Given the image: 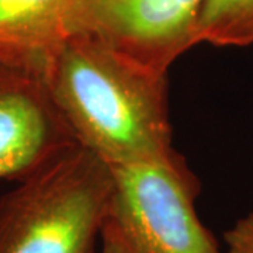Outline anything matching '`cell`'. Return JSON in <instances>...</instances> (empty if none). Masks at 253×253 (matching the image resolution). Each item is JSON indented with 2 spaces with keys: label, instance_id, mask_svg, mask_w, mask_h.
Returning a JSON list of instances; mask_svg holds the SVG:
<instances>
[{
  "label": "cell",
  "instance_id": "6da1fadb",
  "mask_svg": "<svg viewBox=\"0 0 253 253\" xmlns=\"http://www.w3.org/2000/svg\"><path fill=\"white\" fill-rule=\"evenodd\" d=\"M166 76L78 33L66 40L42 83L75 141L109 166H120L177 154Z\"/></svg>",
  "mask_w": 253,
  "mask_h": 253
},
{
  "label": "cell",
  "instance_id": "7a4b0ae2",
  "mask_svg": "<svg viewBox=\"0 0 253 253\" xmlns=\"http://www.w3.org/2000/svg\"><path fill=\"white\" fill-rule=\"evenodd\" d=\"M111 197V168L72 145L0 199V253H93Z\"/></svg>",
  "mask_w": 253,
  "mask_h": 253
},
{
  "label": "cell",
  "instance_id": "3957f363",
  "mask_svg": "<svg viewBox=\"0 0 253 253\" xmlns=\"http://www.w3.org/2000/svg\"><path fill=\"white\" fill-rule=\"evenodd\" d=\"M109 219L134 253H219L194 201L199 181L180 155L110 166Z\"/></svg>",
  "mask_w": 253,
  "mask_h": 253
},
{
  "label": "cell",
  "instance_id": "277c9868",
  "mask_svg": "<svg viewBox=\"0 0 253 253\" xmlns=\"http://www.w3.org/2000/svg\"><path fill=\"white\" fill-rule=\"evenodd\" d=\"M201 0H78L72 34H90L136 62L166 73L197 45Z\"/></svg>",
  "mask_w": 253,
  "mask_h": 253
},
{
  "label": "cell",
  "instance_id": "5b68a950",
  "mask_svg": "<svg viewBox=\"0 0 253 253\" xmlns=\"http://www.w3.org/2000/svg\"><path fill=\"white\" fill-rule=\"evenodd\" d=\"M75 144L44 83L0 63V179L23 180Z\"/></svg>",
  "mask_w": 253,
  "mask_h": 253
},
{
  "label": "cell",
  "instance_id": "8992f818",
  "mask_svg": "<svg viewBox=\"0 0 253 253\" xmlns=\"http://www.w3.org/2000/svg\"><path fill=\"white\" fill-rule=\"evenodd\" d=\"M78 0H0V63L42 82L71 37Z\"/></svg>",
  "mask_w": 253,
  "mask_h": 253
},
{
  "label": "cell",
  "instance_id": "52a82bcc",
  "mask_svg": "<svg viewBox=\"0 0 253 253\" xmlns=\"http://www.w3.org/2000/svg\"><path fill=\"white\" fill-rule=\"evenodd\" d=\"M197 44L248 46L253 44V0H201Z\"/></svg>",
  "mask_w": 253,
  "mask_h": 253
},
{
  "label": "cell",
  "instance_id": "ba28073f",
  "mask_svg": "<svg viewBox=\"0 0 253 253\" xmlns=\"http://www.w3.org/2000/svg\"><path fill=\"white\" fill-rule=\"evenodd\" d=\"M226 253H253V212L225 232Z\"/></svg>",
  "mask_w": 253,
  "mask_h": 253
},
{
  "label": "cell",
  "instance_id": "9c48e42d",
  "mask_svg": "<svg viewBox=\"0 0 253 253\" xmlns=\"http://www.w3.org/2000/svg\"><path fill=\"white\" fill-rule=\"evenodd\" d=\"M100 241H101V253H134L126 242V239L120 234L117 226L110 219L106 221L101 229Z\"/></svg>",
  "mask_w": 253,
  "mask_h": 253
}]
</instances>
